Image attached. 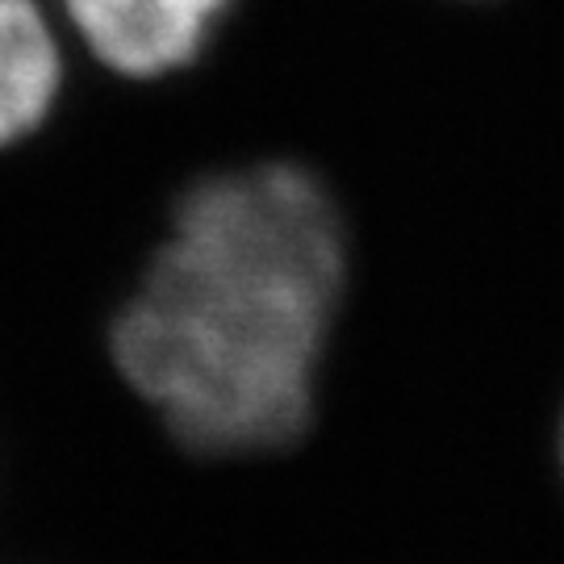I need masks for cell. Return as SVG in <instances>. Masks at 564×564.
<instances>
[{"instance_id": "cell-3", "label": "cell", "mask_w": 564, "mask_h": 564, "mask_svg": "<svg viewBox=\"0 0 564 564\" xmlns=\"http://www.w3.org/2000/svg\"><path fill=\"white\" fill-rule=\"evenodd\" d=\"M59 51L34 0H0V147L25 139L55 101Z\"/></svg>"}, {"instance_id": "cell-2", "label": "cell", "mask_w": 564, "mask_h": 564, "mask_svg": "<svg viewBox=\"0 0 564 564\" xmlns=\"http://www.w3.org/2000/svg\"><path fill=\"white\" fill-rule=\"evenodd\" d=\"M230 0H67L84 42L113 72L151 80L202 55Z\"/></svg>"}, {"instance_id": "cell-1", "label": "cell", "mask_w": 564, "mask_h": 564, "mask_svg": "<svg viewBox=\"0 0 564 564\" xmlns=\"http://www.w3.org/2000/svg\"><path fill=\"white\" fill-rule=\"evenodd\" d=\"M343 223L302 167L193 184L113 323V360L193 452L293 444L343 293Z\"/></svg>"}]
</instances>
